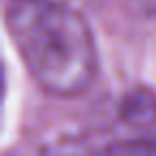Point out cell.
Masks as SVG:
<instances>
[{
  "label": "cell",
  "instance_id": "6da1fadb",
  "mask_svg": "<svg viewBox=\"0 0 156 156\" xmlns=\"http://www.w3.org/2000/svg\"><path fill=\"white\" fill-rule=\"evenodd\" d=\"M5 20L32 79L54 96L90 88L98 54L88 22L60 0H9Z\"/></svg>",
  "mask_w": 156,
  "mask_h": 156
},
{
  "label": "cell",
  "instance_id": "7a4b0ae2",
  "mask_svg": "<svg viewBox=\"0 0 156 156\" xmlns=\"http://www.w3.org/2000/svg\"><path fill=\"white\" fill-rule=\"evenodd\" d=\"M122 115L133 126H150L156 124V98L145 90H135L126 96Z\"/></svg>",
  "mask_w": 156,
  "mask_h": 156
},
{
  "label": "cell",
  "instance_id": "3957f363",
  "mask_svg": "<svg viewBox=\"0 0 156 156\" xmlns=\"http://www.w3.org/2000/svg\"><path fill=\"white\" fill-rule=\"evenodd\" d=\"M96 156H156V141L150 139L115 141L105 145Z\"/></svg>",
  "mask_w": 156,
  "mask_h": 156
}]
</instances>
